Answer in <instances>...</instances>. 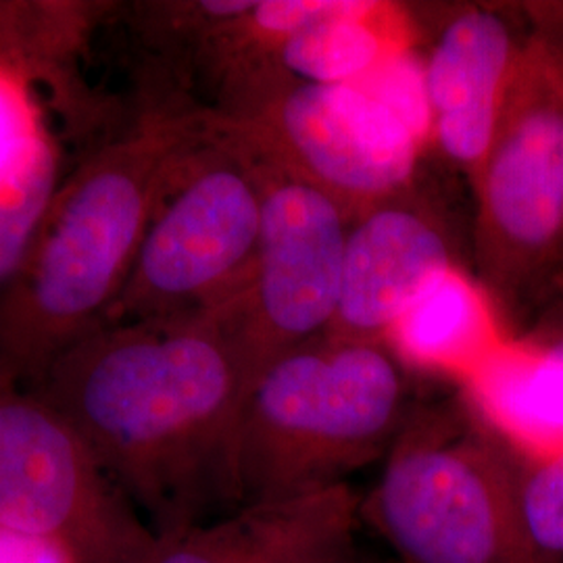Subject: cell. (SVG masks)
I'll return each mask as SVG.
<instances>
[{
	"instance_id": "8",
	"label": "cell",
	"mask_w": 563,
	"mask_h": 563,
	"mask_svg": "<svg viewBox=\"0 0 563 563\" xmlns=\"http://www.w3.org/2000/svg\"><path fill=\"white\" fill-rule=\"evenodd\" d=\"M0 523L78 563H151L162 544L80 432L2 365Z\"/></svg>"
},
{
	"instance_id": "13",
	"label": "cell",
	"mask_w": 563,
	"mask_h": 563,
	"mask_svg": "<svg viewBox=\"0 0 563 563\" xmlns=\"http://www.w3.org/2000/svg\"><path fill=\"white\" fill-rule=\"evenodd\" d=\"M118 9L86 0H0V69L34 92L48 88L71 128L101 120V99L81 80L80 63L92 32Z\"/></svg>"
},
{
	"instance_id": "14",
	"label": "cell",
	"mask_w": 563,
	"mask_h": 563,
	"mask_svg": "<svg viewBox=\"0 0 563 563\" xmlns=\"http://www.w3.org/2000/svg\"><path fill=\"white\" fill-rule=\"evenodd\" d=\"M420 23L399 2L341 0L282 46V78L299 84H362L384 65L411 53Z\"/></svg>"
},
{
	"instance_id": "21",
	"label": "cell",
	"mask_w": 563,
	"mask_h": 563,
	"mask_svg": "<svg viewBox=\"0 0 563 563\" xmlns=\"http://www.w3.org/2000/svg\"><path fill=\"white\" fill-rule=\"evenodd\" d=\"M344 563H360L357 562V560H355V558H351V560H346V562Z\"/></svg>"
},
{
	"instance_id": "18",
	"label": "cell",
	"mask_w": 563,
	"mask_h": 563,
	"mask_svg": "<svg viewBox=\"0 0 563 563\" xmlns=\"http://www.w3.org/2000/svg\"><path fill=\"white\" fill-rule=\"evenodd\" d=\"M48 139L36 92L0 69V186L23 176Z\"/></svg>"
},
{
	"instance_id": "4",
	"label": "cell",
	"mask_w": 563,
	"mask_h": 563,
	"mask_svg": "<svg viewBox=\"0 0 563 563\" xmlns=\"http://www.w3.org/2000/svg\"><path fill=\"white\" fill-rule=\"evenodd\" d=\"M516 470L518 453L463 395L411 405L360 516L402 563H530Z\"/></svg>"
},
{
	"instance_id": "20",
	"label": "cell",
	"mask_w": 563,
	"mask_h": 563,
	"mask_svg": "<svg viewBox=\"0 0 563 563\" xmlns=\"http://www.w3.org/2000/svg\"><path fill=\"white\" fill-rule=\"evenodd\" d=\"M526 9L530 13H534L537 18L547 21L549 25H553L563 36V2H523ZM555 292H563V242L555 262V269L551 276V284H549V297H553Z\"/></svg>"
},
{
	"instance_id": "5",
	"label": "cell",
	"mask_w": 563,
	"mask_h": 563,
	"mask_svg": "<svg viewBox=\"0 0 563 563\" xmlns=\"http://www.w3.org/2000/svg\"><path fill=\"white\" fill-rule=\"evenodd\" d=\"M518 9L526 41L472 186L476 280L511 313L547 299L563 242V36Z\"/></svg>"
},
{
	"instance_id": "3",
	"label": "cell",
	"mask_w": 563,
	"mask_h": 563,
	"mask_svg": "<svg viewBox=\"0 0 563 563\" xmlns=\"http://www.w3.org/2000/svg\"><path fill=\"white\" fill-rule=\"evenodd\" d=\"M409 409L405 365L386 344L320 336L282 355L242 405L241 507L344 484L386 457Z\"/></svg>"
},
{
	"instance_id": "1",
	"label": "cell",
	"mask_w": 563,
	"mask_h": 563,
	"mask_svg": "<svg viewBox=\"0 0 563 563\" xmlns=\"http://www.w3.org/2000/svg\"><path fill=\"white\" fill-rule=\"evenodd\" d=\"M32 388L80 432L159 539L241 507L246 384L213 313L101 325Z\"/></svg>"
},
{
	"instance_id": "6",
	"label": "cell",
	"mask_w": 563,
	"mask_h": 563,
	"mask_svg": "<svg viewBox=\"0 0 563 563\" xmlns=\"http://www.w3.org/2000/svg\"><path fill=\"white\" fill-rule=\"evenodd\" d=\"M201 121L101 325L202 318L234 301L253 276L262 176L239 144L211 128L205 107Z\"/></svg>"
},
{
	"instance_id": "11",
	"label": "cell",
	"mask_w": 563,
	"mask_h": 563,
	"mask_svg": "<svg viewBox=\"0 0 563 563\" xmlns=\"http://www.w3.org/2000/svg\"><path fill=\"white\" fill-rule=\"evenodd\" d=\"M507 4H465L439 27L422 65L428 141L474 186L490 151L526 30Z\"/></svg>"
},
{
	"instance_id": "2",
	"label": "cell",
	"mask_w": 563,
	"mask_h": 563,
	"mask_svg": "<svg viewBox=\"0 0 563 563\" xmlns=\"http://www.w3.org/2000/svg\"><path fill=\"white\" fill-rule=\"evenodd\" d=\"M201 107L146 74L132 118L60 181L20 276L0 292V365L30 388L120 297Z\"/></svg>"
},
{
	"instance_id": "12",
	"label": "cell",
	"mask_w": 563,
	"mask_h": 563,
	"mask_svg": "<svg viewBox=\"0 0 563 563\" xmlns=\"http://www.w3.org/2000/svg\"><path fill=\"white\" fill-rule=\"evenodd\" d=\"M362 499L349 484L242 505L162 539L151 563H344Z\"/></svg>"
},
{
	"instance_id": "9",
	"label": "cell",
	"mask_w": 563,
	"mask_h": 563,
	"mask_svg": "<svg viewBox=\"0 0 563 563\" xmlns=\"http://www.w3.org/2000/svg\"><path fill=\"white\" fill-rule=\"evenodd\" d=\"M253 162L263 192L257 260L241 295L213 311L239 355L246 395L282 355L328 332L351 225L341 205L318 188Z\"/></svg>"
},
{
	"instance_id": "16",
	"label": "cell",
	"mask_w": 563,
	"mask_h": 563,
	"mask_svg": "<svg viewBox=\"0 0 563 563\" xmlns=\"http://www.w3.org/2000/svg\"><path fill=\"white\" fill-rule=\"evenodd\" d=\"M60 155L53 136L18 180L0 186V292L20 276L60 186Z\"/></svg>"
},
{
	"instance_id": "15",
	"label": "cell",
	"mask_w": 563,
	"mask_h": 563,
	"mask_svg": "<svg viewBox=\"0 0 563 563\" xmlns=\"http://www.w3.org/2000/svg\"><path fill=\"white\" fill-rule=\"evenodd\" d=\"M386 346L402 365L443 374L463 386L499 344L483 288L453 269L409 309Z\"/></svg>"
},
{
	"instance_id": "7",
	"label": "cell",
	"mask_w": 563,
	"mask_h": 563,
	"mask_svg": "<svg viewBox=\"0 0 563 563\" xmlns=\"http://www.w3.org/2000/svg\"><path fill=\"white\" fill-rule=\"evenodd\" d=\"M207 121L246 155L318 188L349 220L411 188L426 139L363 84L286 81Z\"/></svg>"
},
{
	"instance_id": "10",
	"label": "cell",
	"mask_w": 563,
	"mask_h": 563,
	"mask_svg": "<svg viewBox=\"0 0 563 563\" xmlns=\"http://www.w3.org/2000/svg\"><path fill=\"white\" fill-rule=\"evenodd\" d=\"M453 269L449 220L413 184L349 225L339 307L323 336L386 344L409 309Z\"/></svg>"
},
{
	"instance_id": "17",
	"label": "cell",
	"mask_w": 563,
	"mask_h": 563,
	"mask_svg": "<svg viewBox=\"0 0 563 563\" xmlns=\"http://www.w3.org/2000/svg\"><path fill=\"white\" fill-rule=\"evenodd\" d=\"M516 509L530 563H563V449L518 455Z\"/></svg>"
},
{
	"instance_id": "19",
	"label": "cell",
	"mask_w": 563,
	"mask_h": 563,
	"mask_svg": "<svg viewBox=\"0 0 563 563\" xmlns=\"http://www.w3.org/2000/svg\"><path fill=\"white\" fill-rule=\"evenodd\" d=\"M0 563H78L60 544L0 523Z\"/></svg>"
}]
</instances>
